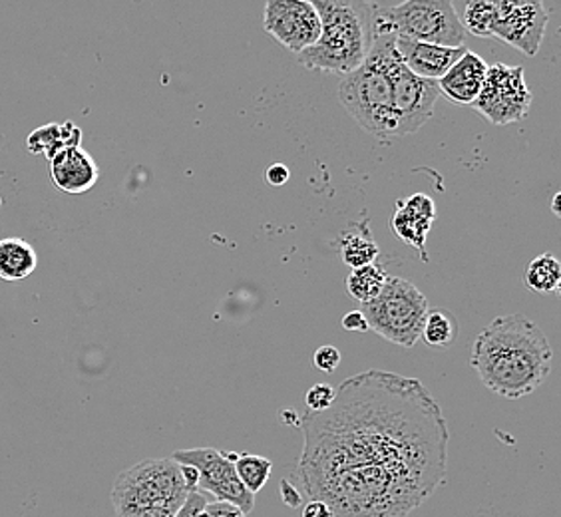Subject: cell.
Masks as SVG:
<instances>
[{"instance_id":"6da1fadb","label":"cell","mask_w":561,"mask_h":517,"mask_svg":"<svg viewBox=\"0 0 561 517\" xmlns=\"http://www.w3.org/2000/svg\"><path fill=\"white\" fill-rule=\"evenodd\" d=\"M302 490L333 517H409L446 478L450 430L419 378L348 377L323 412L302 416Z\"/></svg>"},{"instance_id":"7a4b0ae2","label":"cell","mask_w":561,"mask_h":517,"mask_svg":"<svg viewBox=\"0 0 561 517\" xmlns=\"http://www.w3.org/2000/svg\"><path fill=\"white\" fill-rule=\"evenodd\" d=\"M553 348L548 334L526 314L496 317L476 336L470 367L502 399L531 394L550 377Z\"/></svg>"},{"instance_id":"3957f363","label":"cell","mask_w":561,"mask_h":517,"mask_svg":"<svg viewBox=\"0 0 561 517\" xmlns=\"http://www.w3.org/2000/svg\"><path fill=\"white\" fill-rule=\"evenodd\" d=\"M321 19L319 41L297 55L307 70L351 74L367 60L373 46V4L353 0H313Z\"/></svg>"},{"instance_id":"277c9868","label":"cell","mask_w":561,"mask_h":517,"mask_svg":"<svg viewBox=\"0 0 561 517\" xmlns=\"http://www.w3.org/2000/svg\"><path fill=\"white\" fill-rule=\"evenodd\" d=\"M182 466L172 458H148L118 474L112 506L118 517H173L190 496Z\"/></svg>"},{"instance_id":"5b68a950","label":"cell","mask_w":561,"mask_h":517,"mask_svg":"<svg viewBox=\"0 0 561 517\" xmlns=\"http://www.w3.org/2000/svg\"><path fill=\"white\" fill-rule=\"evenodd\" d=\"M392 36L373 38L367 60L355 72L346 74L339 87V100L351 118L378 140L397 138V122L392 114V87H390L389 50Z\"/></svg>"},{"instance_id":"8992f818","label":"cell","mask_w":561,"mask_h":517,"mask_svg":"<svg viewBox=\"0 0 561 517\" xmlns=\"http://www.w3.org/2000/svg\"><path fill=\"white\" fill-rule=\"evenodd\" d=\"M392 36L446 48L465 46L462 19L448 0H407L397 7L373 4V38Z\"/></svg>"},{"instance_id":"52a82bcc","label":"cell","mask_w":561,"mask_h":517,"mask_svg":"<svg viewBox=\"0 0 561 517\" xmlns=\"http://www.w3.org/2000/svg\"><path fill=\"white\" fill-rule=\"evenodd\" d=\"M428 311V299L416 285L390 275L377 299L360 309L367 319L368 331H375L402 348H412L419 343Z\"/></svg>"},{"instance_id":"ba28073f","label":"cell","mask_w":561,"mask_h":517,"mask_svg":"<svg viewBox=\"0 0 561 517\" xmlns=\"http://www.w3.org/2000/svg\"><path fill=\"white\" fill-rule=\"evenodd\" d=\"M472 106L494 126H510L526 118L531 106L526 70L502 62L488 66L484 84Z\"/></svg>"},{"instance_id":"9c48e42d","label":"cell","mask_w":561,"mask_h":517,"mask_svg":"<svg viewBox=\"0 0 561 517\" xmlns=\"http://www.w3.org/2000/svg\"><path fill=\"white\" fill-rule=\"evenodd\" d=\"M387 66L392 87V114L397 122V138H400L419 131L432 118L440 92L436 82L422 80L402 65L394 44L389 50Z\"/></svg>"},{"instance_id":"30bf717a","label":"cell","mask_w":561,"mask_h":517,"mask_svg":"<svg viewBox=\"0 0 561 517\" xmlns=\"http://www.w3.org/2000/svg\"><path fill=\"white\" fill-rule=\"evenodd\" d=\"M172 460L195 468L199 475L197 490L214 497V502H226L239 507L245 516L255 507V496L249 494L245 485L239 482L236 466L226 453L216 448H192L173 453Z\"/></svg>"},{"instance_id":"8fae6325","label":"cell","mask_w":561,"mask_h":517,"mask_svg":"<svg viewBox=\"0 0 561 517\" xmlns=\"http://www.w3.org/2000/svg\"><path fill=\"white\" fill-rule=\"evenodd\" d=\"M550 12L543 2H507L497 0L496 14L492 22V38H500L514 46L522 55L540 53Z\"/></svg>"},{"instance_id":"7c38bea8","label":"cell","mask_w":561,"mask_h":517,"mask_svg":"<svg viewBox=\"0 0 561 517\" xmlns=\"http://www.w3.org/2000/svg\"><path fill=\"white\" fill-rule=\"evenodd\" d=\"M263 26L277 43L301 55L321 36V19L313 0H270L263 12Z\"/></svg>"},{"instance_id":"4fadbf2b","label":"cell","mask_w":561,"mask_h":517,"mask_svg":"<svg viewBox=\"0 0 561 517\" xmlns=\"http://www.w3.org/2000/svg\"><path fill=\"white\" fill-rule=\"evenodd\" d=\"M394 48L402 65L407 66L412 74L431 82H438L466 53L465 46L446 48L436 44L414 43L407 38H394Z\"/></svg>"},{"instance_id":"5bb4252c","label":"cell","mask_w":561,"mask_h":517,"mask_svg":"<svg viewBox=\"0 0 561 517\" xmlns=\"http://www.w3.org/2000/svg\"><path fill=\"white\" fill-rule=\"evenodd\" d=\"M48 162L53 182L65 194H87L100 180V170L94 158L82 146L65 148Z\"/></svg>"},{"instance_id":"9a60e30c","label":"cell","mask_w":561,"mask_h":517,"mask_svg":"<svg viewBox=\"0 0 561 517\" xmlns=\"http://www.w3.org/2000/svg\"><path fill=\"white\" fill-rule=\"evenodd\" d=\"M436 219V205L428 195L414 194L407 202H399V209L392 217L394 233L414 249L421 251L422 258L426 257V238L431 233L432 223Z\"/></svg>"},{"instance_id":"2e32d148","label":"cell","mask_w":561,"mask_h":517,"mask_svg":"<svg viewBox=\"0 0 561 517\" xmlns=\"http://www.w3.org/2000/svg\"><path fill=\"white\" fill-rule=\"evenodd\" d=\"M488 65L480 56L466 50L465 56L436 82L438 92L454 104H474L486 78Z\"/></svg>"},{"instance_id":"e0dca14e","label":"cell","mask_w":561,"mask_h":517,"mask_svg":"<svg viewBox=\"0 0 561 517\" xmlns=\"http://www.w3.org/2000/svg\"><path fill=\"white\" fill-rule=\"evenodd\" d=\"M38 255L28 241L21 238L0 239V279L22 280L31 277Z\"/></svg>"},{"instance_id":"ac0fdd59","label":"cell","mask_w":561,"mask_h":517,"mask_svg":"<svg viewBox=\"0 0 561 517\" xmlns=\"http://www.w3.org/2000/svg\"><path fill=\"white\" fill-rule=\"evenodd\" d=\"M80 141H82V129L72 122H66V124H48L43 128L34 129L26 140V146L28 151L43 153L46 160H53L58 151L80 146Z\"/></svg>"},{"instance_id":"d6986e66","label":"cell","mask_w":561,"mask_h":517,"mask_svg":"<svg viewBox=\"0 0 561 517\" xmlns=\"http://www.w3.org/2000/svg\"><path fill=\"white\" fill-rule=\"evenodd\" d=\"M339 253L351 269L373 265L378 257V245L367 223H356L339 239Z\"/></svg>"},{"instance_id":"ffe728a7","label":"cell","mask_w":561,"mask_h":517,"mask_svg":"<svg viewBox=\"0 0 561 517\" xmlns=\"http://www.w3.org/2000/svg\"><path fill=\"white\" fill-rule=\"evenodd\" d=\"M561 263L560 258L551 253H543L540 257L529 261L526 267V287L529 291L548 292L560 291Z\"/></svg>"},{"instance_id":"44dd1931","label":"cell","mask_w":561,"mask_h":517,"mask_svg":"<svg viewBox=\"0 0 561 517\" xmlns=\"http://www.w3.org/2000/svg\"><path fill=\"white\" fill-rule=\"evenodd\" d=\"M387 277L389 275L382 271V267H378L377 263L360 267V269H353L346 279V291L355 301L367 305L380 295L385 283H387Z\"/></svg>"},{"instance_id":"7402d4cb","label":"cell","mask_w":561,"mask_h":517,"mask_svg":"<svg viewBox=\"0 0 561 517\" xmlns=\"http://www.w3.org/2000/svg\"><path fill=\"white\" fill-rule=\"evenodd\" d=\"M236 466V474H238L239 482L245 485L249 494H257L263 490V485L267 484L271 478V470H273V462L270 458L263 456H255V453H243L239 456L238 460L233 462Z\"/></svg>"},{"instance_id":"603a6c76","label":"cell","mask_w":561,"mask_h":517,"mask_svg":"<svg viewBox=\"0 0 561 517\" xmlns=\"http://www.w3.org/2000/svg\"><path fill=\"white\" fill-rule=\"evenodd\" d=\"M458 336V323L454 319V314L446 311H428L426 321L422 326L421 338L426 341V345L434 348H446L453 345Z\"/></svg>"},{"instance_id":"cb8c5ba5","label":"cell","mask_w":561,"mask_h":517,"mask_svg":"<svg viewBox=\"0 0 561 517\" xmlns=\"http://www.w3.org/2000/svg\"><path fill=\"white\" fill-rule=\"evenodd\" d=\"M496 14V2L490 0H472L466 4L465 26L466 33L474 34L478 38H492V22Z\"/></svg>"},{"instance_id":"d4e9b609","label":"cell","mask_w":561,"mask_h":517,"mask_svg":"<svg viewBox=\"0 0 561 517\" xmlns=\"http://www.w3.org/2000/svg\"><path fill=\"white\" fill-rule=\"evenodd\" d=\"M335 402V388L329 384H314L305 394V404L309 412H323L331 409Z\"/></svg>"},{"instance_id":"484cf974","label":"cell","mask_w":561,"mask_h":517,"mask_svg":"<svg viewBox=\"0 0 561 517\" xmlns=\"http://www.w3.org/2000/svg\"><path fill=\"white\" fill-rule=\"evenodd\" d=\"M314 367L319 368L321 372H335L336 367L341 365V353L339 348L331 345L319 346L314 353Z\"/></svg>"},{"instance_id":"4316f807","label":"cell","mask_w":561,"mask_h":517,"mask_svg":"<svg viewBox=\"0 0 561 517\" xmlns=\"http://www.w3.org/2000/svg\"><path fill=\"white\" fill-rule=\"evenodd\" d=\"M209 502H211V497L207 496L206 492H202V490L195 487L194 492H190V496L185 499L184 506L180 507V512L173 517H199L202 516V512H204V507H206Z\"/></svg>"},{"instance_id":"83f0119b","label":"cell","mask_w":561,"mask_h":517,"mask_svg":"<svg viewBox=\"0 0 561 517\" xmlns=\"http://www.w3.org/2000/svg\"><path fill=\"white\" fill-rule=\"evenodd\" d=\"M199 517H248L239 507L226 504V502H209Z\"/></svg>"},{"instance_id":"f1b7e54d","label":"cell","mask_w":561,"mask_h":517,"mask_svg":"<svg viewBox=\"0 0 561 517\" xmlns=\"http://www.w3.org/2000/svg\"><path fill=\"white\" fill-rule=\"evenodd\" d=\"M343 329L348 333H368V323L365 314L360 311H351L343 319Z\"/></svg>"},{"instance_id":"f546056e","label":"cell","mask_w":561,"mask_h":517,"mask_svg":"<svg viewBox=\"0 0 561 517\" xmlns=\"http://www.w3.org/2000/svg\"><path fill=\"white\" fill-rule=\"evenodd\" d=\"M289 170L283 165V163H275V165H271L267 173H265V177H267V182L271 185H275V187H280V185L287 184L289 182Z\"/></svg>"},{"instance_id":"4dcf8cb0","label":"cell","mask_w":561,"mask_h":517,"mask_svg":"<svg viewBox=\"0 0 561 517\" xmlns=\"http://www.w3.org/2000/svg\"><path fill=\"white\" fill-rule=\"evenodd\" d=\"M302 517H333V512L323 502L311 499L309 504L302 506Z\"/></svg>"},{"instance_id":"1f68e13d","label":"cell","mask_w":561,"mask_h":517,"mask_svg":"<svg viewBox=\"0 0 561 517\" xmlns=\"http://www.w3.org/2000/svg\"><path fill=\"white\" fill-rule=\"evenodd\" d=\"M280 494L287 506H299L301 504V494L295 490V485L289 484V480L280 482Z\"/></svg>"},{"instance_id":"d6a6232c","label":"cell","mask_w":561,"mask_h":517,"mask_svg":"<svg viewBox=\"0 0 561 517\" xmlns=\"http://www.w3.org/2000/svg\"><path fill=\"white\" fill-rule=\"evenodd\" d=\"M560 197L561 194L558 192V194L553 195V205H551V209H553V214L556 216L560 217Z\"/></svg>"}]
</instances>
